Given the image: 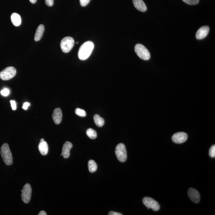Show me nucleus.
<instances>
[{"label":"nucleus","instance_id":"1","mask_svg":"<svg viewBox=\"0 0 215 215\" xmlns=\"http://www.w3.org/2000/svg\"><path fill=\"white\" fill-rule=\"evenodd\" d=\"M94 44L91 41H87L82 44L78 52V57L81 60L87 59L92 54Z\"/></svg>","mask_w":215,"mask_h":215},{"label":"nucleus","instance_id":"2","mask_svg":"<svg viewBox=\"0 0 215 215\" xmlns=\"http://www.w3.org/2000/svg\"><path fill=\"white\" fill-rule=\"evenodd\" d=\"M1 154L4 163L7 166H11L13 163V157L9 146L5 143L1 147Z\"/></svg>","mask_w":215,"mask_h":215},{"label":"nucleus","instance_id":"3","mask_svg":"<svg viewBox=\"0 0 215 215\" xmlns=\"http://www.w3.org/2000/svg\"><path fill=\"white\" fill-rule=\"evenodd\" d=\"M135 51L139 58L144 60H148L151 58L150 52L143 45L137 44L135 46Z\"/></svg>","mask_w":215,"mask_h":215},{"label":"nucleus","instance_id":"4","mask_svg":"<svg viewBox=\"0 0 215 215\" xmlns=\"http://www.w3.org/2000/svg\"><path fill=\"white\" fill-rule=\"evenodd\" d=\"M75 44L73 38L71 37L68 36L63 38L61 41L60 47L61 49L64 53H67L72 49Z\"/></svg>","mask_w":215,"mask_h":215},{"label":"nucleus","instance_id":"5","mask_svg":"<svg viewBox=\"0 0 215 215\" xmlns=\"http://www.w3.org/2000/svg\"><path fill=\"white\" fill-rule=\"evenodd\" d=\"M115 152L116 157L119 161L122 163L126 161L127 155L126 147L123 143L119 144L116 147Z\"/></svg>","mask_w":215,"mask_h":215},{"label":"nucleus","instance_id":"6","mask_svg":"<svg viewBox=\"0 0 215 215\" xmlns=\"http://www.w3.org/2000/svg\"><path fill=\"white\" fill-rule=\"evenodd\" d=\"M16 73V70L15 68L8 67L0 72V78L2 80H8L13 78Z\"/></svg>","mask_w":215,"mask_h":215},{"label":"nucleus","instance_id":"7","mask_svg":"<svg viewBox=\"0 0 215 215\" xmlns=\"http://www.w3.org/2000/svg\"><path fill=\"white\" fill-rule=\"evenodd\" d=\"M21 192V198L23 202L25 203H28L30 201L32 196V190L30 185L29 184H26L24 186Z\"/></svg>","mask_w":215,"mask_h":215},{"label":"nucleus","instance_id":"8","mask_svg":"<svg viewBox=\"0 0 215 215\" xmlns=\"http://www.w3.org/2000/svg\"><path fill=\"white\" fill-rule=\"evenodd\" d=\"M142 201L148 209L151 208L155 211H158L160 209V205L158 203L152 198L145 197L143 198Z\"/></svg>","mask_w":215,"mask_h":215},{"label":"nucleus","instance_id":"9","mask_svg":"<svg viewBox=\"0 0 215 215\" xmlns=\"http://www.w3.org/2000/svg\"><path fill=\"white\" fill-rule=\"evenodd\" d=\"M188 139V135L185 132H178L172 136V139L176 143H182L185 142Z\"/></svg>","mask_w":215,"mask_h":215},{"label":"nucleus","instance_id":"10","mask_svg":"<svg viewBox=\"0 0 215 215\" xmlns=\"http://www.w3.org/2000/svg\"><path fill=\"white\" fill-rule=\"evenodd\" d=\"M188 196L194 203H198L200 200V194L195 189L190 188L188 192Z\"/></svg>","mask_w":215,"mask_h":215},{"label":"nucleus","instance_id":"11","mask_svg":"<svg viewBox=\"0 0 215 215\" xmlns=\"http://www.w3.org/2000/svg\"><path fill=\"white\" fill-rule=\"evenodd\" d=\"M210 31V28L208 26H203L198 30L196 33V38L198 40H202L207 36Z\"/></svg>","mask_w":215,"mask_h":215},{"label":"nucleus","instance_id":"12","mask_svg":"<svg viewBox=\"0 0 215 215\" xmlns=\"http://www.w3.org/2000/svg\"><path fill=\"white\" fill-rule=\"evenodd\" d=\"M62 110L59 108H57L54 110L52 115V119L56 124H59L62 122Z\"/></svg>","mask_w":215,"mask_h":215},{"label":"nucleus","instance_id":"13","mask_svg":"<svg viewBox=\"0 0 215 215\" xmlns=\"http://www.w3.org/2000/svg\"><path fill=\"white\" fill-rule=\"evenodd\" d=\"M72 147V143L69 142H65L62 148V155L64 158L68 159L70 156V152Z\"/></svg>","mask_w":215,"mask_h":215},{"label":"nucleus","instance_id":"14","mask_svg":"<svg viewBox=\"0 0 215 215\" xmlns=\"http://www.w3.org/2000/svg\"><path fill=\"white\" fill-rule=\"evenodd\" d=\"M135 8L141 12H144L147 10V7L143 0H133Z\"/></svg>","mask_w":215,"mask_h":215},{"label":"nucleus","instance_id":"15","mask_svg":"<svg viewBox=\"0 0 215 215\" xmlns=\"http://www.w3.org/2000/svg\"><path fill=\"white\" fill-rule=\"evenodd\" d=\"M40 153L43 156H46L48 152V143L45 141L40 142L38 146Z\"/></svg>","mask_w":215,"mask_h":215},{"label":"nucleus","instance_id":"16","mask_svg":"<svg viewBox=\"0 0 215 215\" xmlns=\"http://www.w3.org/2000/svg\"><path fill=\"white\" fill-rule=\"evenodd\" d=\"M11 21L13 25L16 26H19L22 22L21 16L16 13H13L11 15Z\"/></svg>","mask_w":215,"mask_h":215},{"label":"nucleus","instance_id":"17","mask_svg":"<svg viewBox=\"0 0 215 215\" xmlns=\"http://www.w3.org/2000/svg\"><path fill=\"white\" fill-rule=\"evenodd\" d=\"M44 26L43 25H40L38 27L35 32V41H39L42 38L44 31Z\"/></svg>","mask_w":215,"mask_h":215},{"label":"nucleus","instance_id":"18","mask_svg":"<svg viewBox=\"0 0 215 215\" xmlns=\"http://www.w3.org/2000/svg\"><path fill=\"white\" fill-rule=\"evenodd\" d=\"M94 120L97 126L101 127L105 124V120L103 118L101 117L99 115H95L94 116Z\"/></svg>","mask_w":215,"mask_h":215},{"label":"nucleus","instance_id":"19","mask_svg":"<svg viewBox=\"0 0 215 215\" xmlns=\"http://www.w3.org/2000/svg\"><path fill=\"white\" fill-rule=\"evenodd\" d=\"M88 168L91 173H94L97 169V165L93 160H90L88 162Z\"/></svg>","mask_w":215,"mask_h":215},{"label":"nucleus","instance_id":"20","mask_svg":"<svg viewBox=\"0 0 215 215\" xmlns=\"http://www.w3.org/2000/svg\"><path fill=\"white\" fill-rule=\"evenodd\" d=\"M86 133L90 138L91 139H96L97 137V133L96 131L93 129H87Z\"/></svg>","mask_w":215,"mask_h":215},{"label":"nucleus","instance_id":"21","mask_svg":"<svg viewBox=\"0 0 215 215\" xmlns=\"http://www.w3.org/2000/svg\"><path fill=\"white\" fill-rule=\"evenodd\" d=\"M75 113L78 116L82 117L86 116V112L84 110L79 109V108H77L75 110Z\"/></svg>","mask_w":215,"mask_h":215},{"label":"nucleus","instance_id":"22","mask_svg":"<svg viewBox=\"0 0 215 215\" xmlns=\"http://www.w3.org/2000/svg\"><path fill=\"white\" fill-rule=\"evenodd\" d=\"M184 2L190 5H195L199 3V0H183Z\"/></svg>","mask_w":215,"mask_h":215},{"label":"nucleus","instance_id":"23","mask_svg":"<svg viewBox=\"0 0 215 215\" xmlns=\"http://www.w3.org/2000/svg\"><path fill=\"white\" fill-rule=\"evenodd\" d=\"M209 156L212 158L215 157V146L213 145L211 147L209 152Z\"/></svg>","mask_w":215,"mask_h":215},{"label":"nucleus","instance_id":"24","mask_svg":"<svg viewBox=\"0 0 215 215\" xmlns=\"http://www.w3.org/2000/svg\"><path fill=\"white\" fill-rule=\"evenodd\" d=\"M1 93L2 96H7L10 93L9 90L7 89V88H5V89L1 91Z\"/></svg>","mask_w":215,"mask_h":215},{"label":"nucleus","instance_id":"25","mask_svg":"<svg viewBox=\"0 0 215 215\" xmlns=\"http://www.w3.org/2000/svg\"><path fill=\"white\" fill-rule=\"evenodd\" d=\"M91 0H80V2L82 7L86 6L89 3Z\"/></svg>","mask_w":215,"mask_h":215},{"label":"nucleus","instance_id":"26","mask_svg":"<svg viewBox=\"0 0 215 215\" xmlns=\"http://www.w3.org/2000/svg\"><path fill=\"white\" fill-rule=\"evenodd\" d=\"M10 103L11 104V106L12 107V110H15L16 109V103L15 100H10Z\"/></svg>","mask_w":215,"mask_h":215},{"label":"nucleus","instance_id":"27","mask_svg":"<svg viewBox=\"0 0 215 215\" xmlns=\"http://www.w3.org/2000/svg\"><path fill=\"white\" fill-rule=\"evenodd\" d=\"M54 0H45V4L49 7H52L54 5Z\"/></svg>","mask_w":215,"mask_h":215},{"label":"nucleus","instance_id":"28","mask_svg":"<svg viewBox=\"0 0 215 215\" xmlns=\"http://www.w3.org/2000/svg\"><path fill=\"white\" fill-rule=\"evenodd\" d=\"M30 104L28 102H26L24 104L23 106H22V109L26 110L28 109V106H29Z\"/></svg>","mask_w":215,"mask_h":215},{"label":"nucleus","instance_id":"29","mask_svg":"<svg viewBox=\"0 0 215 215\" xmlns=\"http://www.w3.org/2000/svg\"><path fill=\"white\" fill-rule=\"evenodd\" d=\"M109 215H122V213H117L114 211H110L109 213Z\"/></svg>","mask_w":215,"mask_h":215},{"label":"nucleus","instance_id":"30","mask_svg":"<svg viewBox=\"0 0 215 215\" xmlns=\"http://www.w3.org/2000/svg\"><path fill=\"white\" fill-rule=\"evenodd\" d=\"M47 213L46 212L42 210L40 212V213H38V215H47Z\"/></svg>","mask_w":215,"mask_h":215},{"label":"nucleus","instance_id":"31","mask_svg":"<svg viewBox=\"0 0 215 215\" xmlns=\"http://www.w3.org/2000/svg\"><path fill=\"white\" fill-rule=\"evenodd\" d=\"M30 2L32 3L35 4L37 0H29Z\"/></svg>","mask_w":215,"mask_h":215},{"label":"nucleus","instance_id":"32","mask_svg":"<svg viewBox=\"0 0 215 215\" xmlns=\"http://www.w3.org/2000/svg\"><path fill=\"white\" fill-rule=\"evenodd\" d=\"M44 141V139H43V138L41 139H40V142H43V141Z\"/></svg>","mask_w":215,"mask_h":215}]
</instances>
